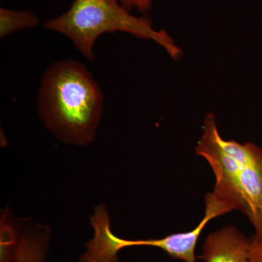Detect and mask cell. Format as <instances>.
Returning <instances> with one entry per match:
<instances>
[{
	"instance_id": "52a82bcc",
	"label": "cell",
	"mask_w": 262,
	"mask_h": 262,
	"mask_svg": "<svg viewBox=\"0 0 262 262\" xmlns=\"http://www.w3.org/2000/svg\"><path fill=\"white\" fill-rule=\"evenodd\" d=\"M21 225L15 223L10 211L5 209L0 225V262H14Z\"/></svg>"
},
{
	"instance_id": "277c9868",
	"label": "cell",
	"mask_w": 262,
	"mask_h": 262,
	"mask_svg": "<svg viewBox=\"0 0 262 262\" xmlns=\"http://www.w3.org/2000/svg\"><path fill=\"white\" fill-rule=\"evenodd\" d=\"M205 202L204 217L192 230L170 234L162 238L134 239L133 241L134 247L148 246L160 248L172 258L184 262H196V246L205 227L212 220L232 211L229 206L215 198L212 192L206 194Z\"/></svg>"
},
{
	"instance_id": "6da1fadb",
	"label": "cell",
	"mask_w": 262,
	"mask_h": 262,
	"mask_svg": "<svg viewBox=\"0 0 262 262\" xmlns=\"http://www.w3.org/2000/svg\"><path fill=\"white\" fill-rule=\"evenodd\" d=\"M38 112L57 139L70 145H89L96 137L103 96L88 69L66 60L50 66L41 80Z\"/></svg>"
},
{
	"instance_id": "ba28073f",
	"label": "cell",
	"mask_w": 262,
	"mask_h": 262,
	"mask_svg": "<svg viewBox=\"0 0 262 262\" xmlns=\"http://www.w3.org/2000/svg\"><path fill=\"white\" fill-rule=\"evenodd\" d=\"M39 24V18L26 10H0V37L3 38L21 29L32 28Z\"/></svg>"
},
{
	"instance_id": "30bf717a",
	"label": "cell",
	"mask_w": 262,
	"mask_h": 262,
	"mask_svg": "<svg viewBox=\"0 0 262 262\" xmlns=\"http://www.w3.org/2000/svg\"><path fill=\"white\" fill-rule=\"evenodd\" d=\"M127 10L136 8L140 13H145L151 8L152 0H118Z\"/></svg>"
},
{
	"instance_id": "8992f818",
	"label": "cell",
	"mask_w": 262,
	"mask_h": 262,
	"mask_svg": "<svg viewBox=\"0 0 262 262\" xmlns=\"http://www.w3.org/2000/svg\"><path fill=\"white\" fill-rule=\"evenodd\" d=\"M20 237L14 262H45L49 254L51 229L32 222L20 224Z\"/></svg>"
},
{
	"instance_id": "9c48e42d",
	"label": "cell",
	"mask_w": 262,
	"mask_h": 262,
	"mask_svg": "<svg viewBox=\"0 0 262 262\" xmlns=\"http://www.w3.org/2000/svg\"><path fill=\"white\" fill-rule=\"evenodd\" d=\"M249 239V262H262V234H253Z\"/></svg>"
},
{
	"instance_id": "3957f363",
	"label": "cell",
	"mask_w": 262,
	"mask_h": 262,
	"mask_svg": "<svg viewBox=\"0 0 262 262\" xmlns=\"http://www.w3.org/2000/svg\"><path fill=\"white\" fill-rule=\"evenodd\" d=\"M45 27L63 34L87 59L94 58L98 37L106 33L126 32L159 45L173 59L182 56L180 48L165 30H155L146 17H136L118 0H75L70 9L48 20Z\"/></svg>"
},
{
	"instance_id": "7a4b0ae2",
	"label": "cell",
	"mask_w": 262,
	"mask_h": 262,
	"mask_svg": "<svg viewBox=\"0 0 262 262\" xmlns=\"http://www.w3.org/2000/svg\"><path fill=\"white\" fill-rule=\"evenodd\" d=\"M196 154L209 163L215 178L213 193L232 209L244 213L262 234V149L221 136L213 113L206 115Z\"/></svg>"
},
{
	"instance_id": "5b68a950",
	"label": "cell",
	"mask_w": 262,
	"mask_h": 262,
	"mask_svg": "<svg viewBox=\"0 0 262 262\" xmlns=\"http://www.w3.org/2000/svg\"><path fill=\"white\" fill-rule=\"evenodd\" d=\"M250 239L234 226L208 234L203 246L205 262H249Z\"/></svg>"
}]
</instances>
